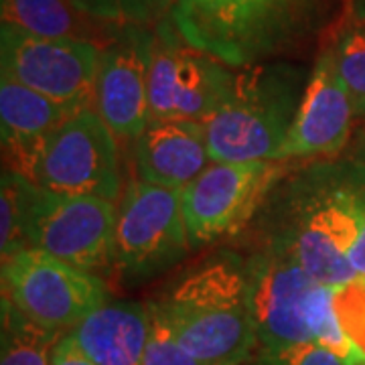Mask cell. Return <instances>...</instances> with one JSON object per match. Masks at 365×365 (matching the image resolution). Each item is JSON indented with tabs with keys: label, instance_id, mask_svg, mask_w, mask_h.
Wrapping results in <instances>:
<instances>
[{
	"label": "cell",
	"instance_id": "obj_1",
	"mask_svg": "<svg viewBox=\"0 0 365 365\" xmlns=\"http://www.w3.org/2000/svg\"><path fill=\"white\" fill-rule=\"evenodd\" d=\"M276 187L268 246L292 256L319 284L335 288L357 278L349 252L359 235L365 165L323 163Z\"/></svg>",
	"mask_w": 365,
	"mask_h": 365
},
{
	"label": "cell",
	"instance_id": "obj_2",
	"mask_svg": "<svg viewBox=\"0 0 365 365\" xmlns=\"http://www.w3.org/2000/svg\"><path fill=\"white\" fill-rule=\"evenodd\" d=\"M148 307L203 364L244 365L256 355L248 262L232 252L199 264Z\"/></svg>",
	"mask_w": 365,
	"mask_h": 365
},
{
	"label": "cell",
	"instance_id": "obj_3",
	"mask_svg": "<svg viewBox=\"0 0 365 365\" xmlns=\"http://www.w3.org/2000/svg\"><path fill=\"white\" fill-rule=\"evenodd\" d=\"M327 0H205L173 23L181 39L230 67H252L304 41L323 19Z\"/></svg>",
	"mask_w": 365,
	"mask_h": 365
},
{
	"label": "cell",
	"instance_id": "obj_4",
	"mask_svg": "<svg viewBox=\"0 0 365 365\" xmlns=\"http://www.w3.org/2000/svg\"><path fill=\"white\" fill-rule=\"evenodd\" d=\"M302 93L300 73L288 66H252L235 76L227 98L203 120L211 160H278Z\"/></svg>",
	"mask_w": 365,
	"mask_h": 365
},
{
	"label": "cell",
	"instance_id": "obj_5",
	"mask_svg": "<svg viewBox=\"0 0 365 365\" xmlns=\"http://www.w3.org/2000/svg\"><path fill=\"white\" fill-rule=\"evenodd\" d=\"M116 140L102 116L93 108H83L11 170L51 193L116 201L120 193Z\"/></svg>",
	"mask_w": 365,
	"mask_h": 365
},
{
	"label": "cell",
	"instance_id": "obj_6",
	"mask_svg": "<svg viewBox=\"0 0 365 365\" xmlns=\"http://www.w3.org/2000/svg\"><path fill=\"white\" fill-rule=\"evenodd\" d=\"M191 246L181 191L143 179L128 182L118 207L114 264L132 280L173 268Z\"/></svg>",
	"mask_w": 365,
	"mask_h": 365
},
{
	"label": "cell",
	"instance_id": "obj_7",
	"mask_svg": "<svg viewBox=\"0 0 365 365\" xmlns=\"http://www.w3.org/2000/svg\"><path fill=\"white\" fill-rule=\"evenodd\" d=\"M2 297L35 323L66 331L106 304L108 288L96 274L25 248L2 260Z\"/></svg>",
	"mask_w": 365,
	"mask_h": 365
},
{
	"label": "cell",
	"instance_id": "obj_8",
	"mask_svg": "<svg viewBox=\"0 0 365 365\" xmlns=\"http://www.w3.org/2000/svg\"><path fill=\"white\" fill-rule=\"evenodd\" d=\"M282 177V160L211 163L181 191L191 244L201 246L242 230Z\"/></svg>",
	"mask_w": 365,
	"mask_h": 365
},
{
	"label": "cell",
	"instance_id": "obj_9",
	"mask_svg": "<svg viewBox=\"0 0 365 365\" xmlns=\"http://www.w3.org/2000/svg\"><path fill=\"white\" fill-rule=\"evenodd\" d=\"M234 78L222 61L189 47L165 21L150 51L148 118L203 122L227 98Z\"/></svg>",
	"mask_w": 365,
	"mask_h": 365
},
{
	"label": "cell",
	"instance_id": "obj_10",
	"mask_svg": "<svg viewBox=\"0 0 365 365\" xmlns=\"http://www.w3.org/2000/svg\"><path fill=\"white\" fill-rule=\"evenodd\" d=\"M2 73L59 104L91 108L102 47L76 39H47L2 25Z\"/></svg>",
	"mask_w": 365,
	"mask_h": 365
},
{
	"label": "cell",
	"instance_id": "obj_11",
	"mask_svg": "<svg viewBox=\"0 0 365 365\" xmlns=\"http://www.w3.org/2000/svg\"><path fill=\"white\" fill-rule=\"evenodd\" d=\"M118 209L102 197L61 195L39 187L35 199L29 248H39L81 270L114 262Z\"/></svg>",
	"mask_w": 365,
	"mask_h": 365
},
{
	"label": "cell",
	"instance_id": "obj_12",
	"mask_svg": "<svg viewBox=\"0 0 365 365\" xmlns=\"http://www.w3.org/2000/svg\"><path fill=\"white\" fill-rule=\"evenodd\" d=\"M250 299L260 351L313 341L307 302L319 284L292 256L266 246L248 262Z\"/></svg>",
	"mask_w": 365,
	"mask_h": 365
},
{
	"label": "cell",
	"instance_id": "obj_13",
	"mask_svg": "<svg viewBox=\"0 0 365 365\" xmlns=\"http://www.w3.org/2000/svg\"><path fill=\"white\" fill-rule=\"evenodd\" d=\"M155 33L124 26L102 49L91 108L116 138L136 140L148 122V69Z\"/></svg>",
	"mask_w": 365,
	"mask_h": 365
},
{
	"label": "cell",
	"instance_id": "obj_14",
	"mask_svg": "<svg viewBox=\"0 0 365 365\" xmlns=\"http://www.w3.org/2000/svg\"><path fill=\"white\" fill-rule=\"evenodd\" d=\"M355 106L325 51L304 86L302 102L278 160L333 157L345 148L351 134Z\"/></svg>",
	"mask_w": 365,
	"mask_h": 365
},
{
	"label": "cell",
	"instance_id": "obj_15",
	"mask_svg": "<svg viewBox=\"0 0 365 365\" xmlns=\"http://www.w3.org/2000/svg\"><path fill=\"white\" fill-rule=\"evenodd\" d=\"M134 160L138 179L182 191L211 165L203 122L148 118Z\"/></svg>",
	"mask_w": 365,
	"mask_h": 365
},
{
	"label": "cell",
	"instance_id": "obj_16",
	"mask_svg": "<svg viewBox=\"0 0 365 365\" xmlns=\"http://www.w3.org/2000/svg\"><path fill=\"white\" fill-rule=\"evenodd\" d=\"M148 333V307L140 302L102 304L69 331L98 365H143Z\"/></svg>",
	"mask_w": 365,
	"mask_h": 365
},
{
	"label": "cell",
	"instance_id": "obj_17",
	"mask_svg": "<svg viewBox=\"0 0 365 365\" xmlns=\"http://www.w3.org/2000/svg\"><path fill=\"white\" fill-rule=\"evenodd\" d=\"M83 108L59 104L21 81L2 73L0 81V122L2 148L9 169H16L21 160L37 148V144L57 130L67 118Z\"/></svg>",
	"mask_w": 365,
	"mask_h": 365
},
{
	"label": "cell",
	"instance_id": "obj_18",
	"mask_svg": "<svg viewBox=\"0 0 365 365\" xmlns=\"http://www.w3.org/2000/svg\"><path fill=\"white\" fill-rule=\"evenodd\" d=\"M2 25L47 39L88 41L104 49L122 25L81 9L76 0H0Z\"/></svg>",
	"mask_w": 365,
	"mask_h": 365
},
{
	"label": "cell",
	"instance_id": "obj_19",
	"mask_svg": "<svg viewBox=\"0 0 365 365\" xmlns=\"http://www.w3.org/2000/svg\"><path fill=\"white\" fill-rule=\"evenodd\" d=\"M66 333L43 327L2 297L0 365H51L53 351Z\"/></svg>",
	"mask_w": 365,
	"mask_h": 365
},
{
	"label": "cell",
	"instance_id": "obj_20",
	"mask_svg": "<svg viewBox=\"0 0 365 365\" xmlns=\"http://www.w3.org/2000/svg\"><path fill=\"white\" fill-rule=\"evenodd\" d=\"M39 187L16 170H2L0 185V252L2 260L29 248V227Z\"/></svg>",
	"mask_w": 365,
	"mask_h": 365
},
{
	"label": "cell",
	"instance_id": "obj_21",
	"mask_svg": "<svg viewBox=\"0 0 365 365\" xmlns=\"http://www.w3.org/2000/svg\"><path fill=\"white\" fill-rule=\"evenodd\" d=\"M333 290H335L333 287L317 284L309 297L307 325L311 331V337L321 347L339 355L347 365H365L364 359L353 349V345L341 329L339 319L335 314V304H333Z\"/></svg>",
	"mask_w": 365,
	"mask_h": 365
},
{
	"label": "cell",
	"instance_id": "obj_22",
	"mask_svg": "<svg viewBox=\"0 0 365 365\" xmlns=\"http://www.w3.org/2000/svg\"><path fill=\"white\" fill-rule=\"evenodd\" d=\"M329 55L351 96L355 116H365V19L347 26L329 49Z\"/></svg>",
	"mask_w": 365,
	"mask_h": 365
},
{
	"label": "cell",
	"instance_id": "obj_23",
	"mask_svg": "<svg viewBox=\"0 0 365 365\" xmlns=\"http://www.w3.org/2000/svg\"><path fill=\"white\" fill-rule=\"evenodd\" d=\"M81 9L122 26H153L173 14L175 0H76Z\"/></svg>",
	"mask_w": 365,
	"mask_h": 365
},
{
	"label": "cell",
	"instance_id": "obj_24",
	"mask_svg": "<svg viewBox=\"0 0 365 365\" xmlns=\"http://www.w3.org/2000/svg\"><path fill=\"white\" fill-rule=\"evenodd\" d=\"M333 304L345 337L365 364V276L335 287Z\"/></svg>",
	"mask_w": 365,
	"mask_h": 365
},
{
	"label": "cell",
	"instance_id": "obj_25",
	"mask_svg": "<svg viewBox=\"0 0 365 365\" xmlns=\"http://www.w3.org/2000/svg\"><path fill=\"white\" fill-rule=\"evenodd\" d=\"M148 317H150V333L144 349L143 365H207L182 347L179 339L173 335V331L163 323V319L150 307H148Z\"/></svg>",
	"mask_w": 365,
	"mask_h": 365
},
{
	"label": "cell",
	"instance_id": "obj_26",
	"mask_svg": "<svg viewBox=\"0 0 365 365\" xmlns=\"http://www.w3.org/2000/svg\"><path fill=\"white\" fill-rule=\"evenodd\" d=\"M51 365H98L96 361H91L86 353L81 351L78 343L73 341V337L66 333L61 341L57 343L55 351H53Z\"/></svg>",
	"mask_w": 365,
	"mask_h": 365
},
{
	"label": "cell",
	"instance_id": "obj_27",
	"mask_svg": "<svg viewBox=\"0 0 365 365\" xmlns=\"http://www.w3.org/2000/svg\"><path fill=\"white\" fill-rule=\"evenodd\" d=\"M349 264L357 276H365V195L361 205V223H359V235L349 252Z\"/></svg>",
	"mask_w": 365,
	"mask_h": 365
},
{
	"label": "cell",
	"instance_id": "obj_28",
	"mask_svg": "<svg viewBox=\"0 0 365 365\" xmlns=\"http://www.w3.org/2000/svg\"><path fill=\"white\" fill-rule=\"evenodd\" d=\"M203 4H205V0H175V9H173V14H170V21H173V23L182 21V19H187L189 14H193L195 11H199Z\"/></svg>",
	"mask_w": 365,
	"mask_h": 365
}]
</instances>
